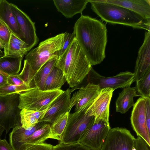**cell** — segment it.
<instances>
[{
  "label": "cell",
  "instance_id": "obj_1",
  "mask_svg": "<svg viewBox=\"0 0 150 150\" xmlns=\"http://www.w3.org/2000/svg\"><path fill=\"white\" fill-rule=\"evenodd\" d=\"M75 38L91 66L102 62L105 57L107 30L101 22L82 15L74 27Z\"/></svg>",
  "mask_w": 150,
  "mask_h": 150
},
{
  "label": "cell",
  "instance_id": "obj_2",
  "mask_svg": "<svg viewBox=\"0 0 150 150\" xmlns=\"http://www.w3.org/2000/svg\"><path fill=\"white\" fill-rule=\"evenodd\" d=\"M55 67L62 71L71 88L80 84L92 68L75 38L58 57Z\"/></svg>",
  "mask_w": 150,
  "mask_h": 150
},
{
  "label": "cell",
  "instance_id": "obj_3",
  "mask_svg": "<svg viewBox=\"0 0 150 150\" xmlns=\"http://www.w3.org/2000/svg\"><path fill=\"white\" fill-rule=\"evenodd\" d=\"M89 2L93 11L107 22L144 29L150 32V19H145L123 7L100 0H89Z\"/></svg>",
  "mask_w": 150,
  "mask_h": 150
},
{
  "label": "cell",
  "instance_id": "obj_4",
  "mask_svg": "<svg viewBox=\"0 0 150 150\" xmlns=\"http://www.w3.org/2000/svg\"><path fill=\"white\" fill-rule=\"evenodd\" d=\"M64 40V33L47 39L30 50L26 55L25 59L34 71L38 72L46 62L58 55V51L63 45Z\"/></svg>",
  "mask_w": 150,
  "mask_h": 150
},
{
  "label": "cell",
  "instance_id": "obj_5",
  "mask_svg": "<svg viewBox=\"0 0 150 150\" xmlns=\"http://www.w3.org/2000/svg\"><path fill=\"white\" fill-rule=\"evenodd\" d=\"M89 105L79 111L69 113L60 143L79 142L85 132L93 123L95 118L90 114L88 109Z\"/></svg>",
  "mask_w": 150,
  "mask_h": 150
},
{
  "label": "cell",
  "instance_id": "obj_6",
  "mask_svg": "<svg viewBox=\"0 0 150 150\" xmlns=\"http://www.w3.org/2000/svg\"><path fill=\"white\" fill-rule=\"evenodd\" d=\"M64 91L61 89L43 90L34 87L19 94V108L38 112L46 111Z\"/></svg>",
  "mask_w": 150,
  "mask_h": 150
},
{
  "label": "cell",
  "instance_id": "obj_7",
  "mask_svg": "<svg viewBox=\"0 0 150 150\" xmlns=\"http://www.w3.org/2000/svg\"><path fill=\"white\" fill-rule=\"evenodd\" d=\"M19 103L18 94L0 96V126L4 128L6 134L21 122Z\"/></svg>",
  "mask_w": 150,
  "mask_h": 150
},
{
  "label": "cell",
  "instance_id": "obj_8",
  "mask_svg": "<svg viewBox=\"0 0 150 150\" xmlns=\"http://www.w3.org/2000/svg\"><path fill=\"white\" fill-rule=\"evenodd\" d=\"M135 138L126 128H110L100 150H136Z\"/></svg>",
  "mask_w": 150,
  "mask_h": 150
},
{
  "label": "cell",
  "instance_id": "obj_9",
  "mask_svg": "<svg viewBox=\"0 0 150 150\" xmlns=\"http://www.w3.org/2000/svg\"><path fill=\"white\" fill-rule=\"evenodd\" d=\"M88 75V82L98 85L101 89L109 88L115 90L130 86L134 82V74L129 71L121 72L114 76L106 77L100 75L92 68Z\"/></svg>",
  "mask_w": 150,
  "mask_h": 150
},
{
  "label": "cell",
  "instance_id": "obj_10",
  "mask_svg": "<svg viewBox=\"0 0 150 150\" xmlns=\"http://www.w3.org/2000/svg\"><path fill=\"white\" fill-rule=\"evenodd\" d=\"M20 31L19 38L27 45L30 51L38 44L39 40L36 33L35 23L30 17L15 5L10 3Z\"/></svg>",
  "mask_w": 150,
  "mask_h": 150
},
{
  "label": "cell",
  "instance_id": "obj_11",
  "mask_svg": "<svg viewBox=\"0 0 150 150\" xmlns=\"http://www.w3.org/2000/svg\"><path fill=\"white\" fill-rule=\"evenodd\" d=\"M110 128L109 123L103 120L94 122L85 132L79 142L92 150H100Z\"/></svg>",
  "mask_w": 150,
  "mask_h": 150
},
{
  "label": "cell",
  "instance_id": "obj_12",
  "mask_svg": "<svg viewBox=\"0 0 150 150\" xmlns=\"http://www.w3.org/2000/svg\"><path fill=\"white\" fill-rule=\"evenodd\" d=\"M145 98L138 99L133 106L130 117L132 127L137 136L150 146V132L147 129L145 113Z\"/></svg>",
  "mask_w": 150,
  "mask_h": 150
},
{
  "label": "cell",
  "instance_id": "obj_13",
  "mask_svg": "<svg viewBox=\"0 0 150 150\" xmlns=\"http://www.w3.org/2000/svg\"><path fill=\"white\" fill-rule=\"evenodd\" d=\"M114 90L109 88L101 89L100 92L88 107L91 115L95 118L94 122L100 120L109 122L110 103Z\"/></svg>",
  "mask_w": 150,
  "mask_h": 150
},
{
  "label": "cell",
  "instance_id": "obj_14",
  "mask_svg": "<svg viewBox=\"0 0 150 150\" xmlns=\"http://www.w3.org/2000/svg\"><path fill=\"white\" fill-rule=\"evenodd\" d=\"M101 89L98 85L88 82L74 93L70 99L69 109L70 112L75 106L74 111L81 110L91 105L100 93Z\"/></svg>",
  "mask_w": 150,
  "mask_h": 150
},
{
  "label": "cell",
  "instance_id": "obj_15",
  "mask_svg": "<svg viewBox=\"0 0 150 150\" xmlns=\"http://www.w3.org/2000/svg\"><path fill=\"white\" fill-rule=\"evenodd\" d=\"M73 89L68 88L58 96L52 103L48 108L41 115L39 122L52 124L59 116L69 112V106L71 94Z\"/></svg>",
  "mask_w": 150,
  "mask_h": 150
},
{
  "label": "cell",
  "instance_id": "obj_16",
  "mask_svg": "<svg viewBox=\"0 0 150 150\" xmlns=\"http://www.w3.org/2000/svg\"><path fill=\"white\" fill-rule=\"evenodd\" d=\"M150 69V32L145 33L144 42L139 49L134 69V81L140 80Z\"/></svg>",
  "mask_w": 150,
  "mask_h": 150
},
{
  "label": "cell",
  "instance_id": "obj_17",
  "mask_svg": "<svg viewBox=\"0 0 150 150\" xmlns=\"http://www.w3.org/2000/svg\"><path fill=\"white\" fill-rule=\"evenodd\" d=\"M132 11L146 19H150V0H100Z\"/></svg>",
  "mask_w": 150,
  "mask_h": 150
},
{
  "label": "cell",
  "instance_id": "obj_18",
  "mask_svg": "<svg viewBox=\"0 0 150 150\" xmlns=\"http://www.w3.org/2000/svg\"><path fill=\"white\" fill-rule=\"evenodd\" d=\"M58 11L68 18L78 13H82L86 8L89 0H54Z\"/></svg>",
  "mask_w": 150,
  "mask_h": 150
},
{
  "label": "cell",
  "instance_id": "obj_19",
  "mask_svg": "<svg viewBox=\"0 0 150 150\" xmlns=\"http://www.w3.org/2000/svg\"><path fill=\"white\" fill-rule=\"evenodd\" d=\"M47 122H39L31 127L25 129L21 124H19L13 128L9 134L10 144L14 150H19L22 143L36 130Z\"/></svg>",
  "mask_w": 150,
  "mask_h": 150
},
{
  "label": "cell",
  "instance_id": "obj_20",
  "mask_svg": "<svg viewBox=\"0 0 150 150\" xmlns=\"http://www.w3.org/2000/svg\"><path fill=\"white\" fill-rule=\"evenodd\" d=\"M0 19L11 32L19 38L20 31L16 18L10 3L6 0H0Z\"/></svg>",
  "mask_w": 150,
  "mask_h": 150
},
{
  "label": "cell",
  "instance_id": "obj_21",
  "mask_svg": "<svg viewBox=\"0 0 150 150\" xmlns=\"http://www.w3.org/2000/svg\"><path fill=\"white\" fill-rule=\"evenodd\" d=\"M137 96L135 87L128 86L119 93L116 102V110L122 114L125 113L134 104L133 98Z\"/></svg>",
  "mask_w": 150,
  "mask_h": 150
},
{
  "label": "cell",
  "instance_id": "obj_22",
  "mask_svg": "<svg viewBox=\"0 0 150 150\" xmlns=\"http://www.w3.org/2000/svg\"><path fill=\"white\" fill-rule=\"evenodd\" d=\"M67 81L62 71L55 67L47 78L43 90H52L61 89Z\"/></svg>",
  "mask_w": 150,
  "mask_h": 150
},
{
  "label": "cell",
  "instance_id": "obj_23",
  "mask_svg": "<svg viewBox=\"0 0 150 150\" xmlns=\"http://www.w3.org/2000/svg\"><path fill=\"white\" fill-rule=\"evenodd\" d=\"M58 58L56 55L46 62L37 72L33 81L35 87L43 90L45 81L50 72L55 67Z\"/></svg>",
  "mask_w": 150,
  "mask_h": 150
},
{
  "label": "cell",
  "instance_id": "obj_24",
  "mask_svg": "<svg viewBox=\"0 0 150 150\" xmlns=\"http://www.w3.org/2000/svg\"><path fill=\"white\" fill-rule=\"evenodd\" d=\"M23 57H0V70L9 75L18 74Z\"/></svg>",
  "mask_w": 150,
  "mask_h": 150
},
{
  "label": "cell",
  "instance_id": "obj_25",
  "mask_svg": "<svg viewBox=\"0 0 150 150\" xmlns=\"http://www.w3.org/2000/svg\"><path fill=\"white\" fill-rule=\"evenodd\" d=\"M50 125L48 123L44 125L26 139L22 143L19 149L23 145L44 143L45 140L50 138Z\"/></svg>",
  "mask_w": 150,
  "mask_h": 150
},
{
  "label": "cell",
  "instance_id": "obj_26",
  "mask_svg": "<svg viewBox=\"0 0 150 150\" xmlns=\"http://www.w3.org/2000/svg\"><path fill=\"white\" fill-rule=\"evenodd\" d=\"M70 112L64 113L58 117L50 125V138L60 141L67 122Z\"/></svg>",
  "mask_w": 150,
  "mask_h": 150
},
{
  "label": "cell",
  "instance_id": "obj_27",
  "mask_svg": "<svg viewBox=\"0 0 150 150\" xmlns=\"http://www.w3.org/2000/svg\"><path fill=\"white\" fill-rule=\"evenodd\" d=\"M45 111L38 112L25 109L21 110L20 114L21 126L26 129L35 126L39 122L40 118Z\"/></svg>",
  "mask_w": 150,
  "mask_h": 150
},
{
  "label": "cell",
  "instance_id": "obj_28",
  "mask_svg": "<svg viewBox=\"0 0 150 150\" xmlns=\"http://www.w3.org/2000/svg\"><path fill=\"white\" fill-rule=\"evenodd\" d=\"M136 82L135 87L137 96L150 98V69Z\"/></svg>",
  "mask_w": 150,
  "mask_h": 150
},
{
  "label": "cell",
  "instance_id": "obj_29",
  "mask_svg": "<svg viewBox=\"0 0 150 150\" xmlns=\"http://www.w3.org/2000/svg\"><path fill=\"white\" fill-rule=\"evenodd\" d=\"M37 71H34L26 60H24V65L21 72L18 74L20 78L24 82L32 88V83Z\"/></svg>",
  "mask_w": 150,
  "mask_h": 150
},
{
  "label": "cell",
  "instance_id": "obj_30",
  "mask_svg": "<svg viewBox=\"0 0 150 150\" xmlns=\"http://www.w3.org/2000/svg\"><path fill=\"white\" fill-rule=\"evenodd\" d=\"M32 88L26 84L20 86L8 84L0 87V96L8 95L13 94H19L30 90Z\"/></svg>",
  "mask_w": 150,
  "mask_h": 150
},
{
  "label": "cell",
  "instance_id": "obj_31",
  "mask_svg": "<svg viewBox=\"0 0 150 150\" xmlns=\"http://www.w3.org/2000/svg\"><path fill=\"white\" fill-rule=\"evenodd\" d=\"M28 51L27 49L14 43L10 39L7 52L4 56L14 57H22Z\"/></svg>",
  "mask_w": 150,
  "mask_h": 150
},
{
  "label": "cell",
  "instance_id": "obj_32",
  "mask_svg": "<svg viewBox=\"0 0 150 150\" xmlns=\"http://www.w3.org/2000/svg\"><path fill=\"white\" fill-rule=\"evenodd\" d=\"M53 150H92L79 142L69 144L59 143L53 146Z\"/></svg>",
  "mask_w": 150,
  "mask_h": 150
},
{
  "label": "cell",
  "instance_id": "obj_33",
  "mask_svg": "<svg viewBox=\"0 0 150 150\" xmlns=\"http://www.w3.org/2000/svg\"><path fill=\"white\" fill-rule=\"evenodd\" d=\"M11 34V32L8 28L0 22V40L4 45V55L6 54L8 50Z\"/></svg>",
  "mask_w": 150,
  "mask_h": 150
},
{
  "label": "cell",
  "instance_id": "obj_34",
  "mask_svg": "<svg viewBox=\"0 0 150 150\" xmlns=\"http://www.w3.org/2000/svg\"><path fill=\"white\" fill-rule=\"evenodd\" d=\"M19 150H53V146L44 143L22 146Z\"/></svg>",
  "mask_w": 150,
  "mask_h": 150
},
{
  "label": "cell",
  "instance_id": "obj_35",
  "mask_svg": "<svg viewBox=\"0 0 150 150\" xmlns=\"http://www.w3.org/2000/svg\"><path fill=\"white\" fill-rule=\"evenodd\" d=\"M75 38L74 32L72 33L66 32L64 33V42L62 48L58 51V57L62 55L69 45Z\"/></svg>",
  "mask_w": 150,
  "mask_h": 150
},
{
  "label": "cell",
  "instance_id": "obj_36",
  "mask_svg": "<svg viewBox=\"0 0 150 150\" xmlns=\"http://www.w3.org/2000/svg\"><path fill=\"white\" fill-rule=\"evenodd\" d=\"M134 147L136 150H150V146L143 139L137 136L135 139Z\"/></svg>",
  "mask_w": 150,
  "mask_h": 150
},
{
  "label": "cell",
  "instance_id": "obj_37",
  "mask_svg": "<svg viewBox=\"0 0 150 150\" xmlns=\"http://www.w3.org/2000/svg\"><path fill=\"white\" fill-rule=\"evenodd\" d=\"M8 81V84L10 85L20 86L26 84L20 78L18 74L9 75Z\"/></svg>",
  "mask_w": 150,
  "mask_h": 150
},
{
  "label": "cell",
  "instance_id": "obj_38",
  "mask_svg": "<svg viewBox=\"0 0 150 150\" xmlns=\"http://www.w3.org/2000/svg\"><path fill=\"white\" fill-rule=\"evenodd\" d=\"M145 113L146 125L150 132V98H145Z\"/></svg>",
  "mask_w": 150,
  "mask_h": 150
},
{
  "label": "cell",
  "instance_id": "obj_39",
  "mask_svg": "<svg viewBox=\"0 0 150 150\" xmlns=\"http://www.w3.org/2000/svg\"><path fill=\"white\" fill-rule=\"evenodd\" d=\"M10 39L14 43L19 45L23 48L27 49L29 51L27 45L23 41L17 37L11 32Z\"/></svg>",
  "mask_w": 150,
  "mask_h": 150
},
{
  "label": "cell",
  "instance_id": "obj_40",
  "mask_svg": "<svg viewBox=\"0 0 150 150\" xmlns=\"http://www.w3.org/2000/svg\"><path fill=\"white\" fill-rule=\"evenodd\" d=\"M0 150H14L5 139L0 140Z\"/></svg>",
  "mask_w": 150,
  "mask_h": 150
},
{
  "label": "cell",
  "instance_id": "obj_41",
  "mask_svg": "<svg viewBox=\"0 0 150 150\" xmlns=\"http://www.w3.org/2000/svg\"><path fill=\"white\" fill-rule=\"evenodd\" d=\"M8 75L2 72L0 73V87L8 84Z\"/></svg>",
  "mask_w": 150,
  "mask_h": 150
},
{
  "label": "cell",
  "instance_id": "obj_42",
  "mask_svg": "<svg viewBox=\"0 0 150 150\" xmlns=\"http://www.w3.org/2000/svg\"><path fill=\"white\" fill-rule=\"evenodd\" d=\"M4 130L5 129L4 128L0 126V140L1 139V136Z\"/></svg>",
  "mask_w": 150,
  "mask_h": 150
},
{
  "label": "cell",
  "instance_id": "obj_43",
  "mask_svg": "<svg viewBox=\"0 0 150 150\" xmlns=\"http://www.w3.org/2000/svg\"><path fill=\"white\" fill-rule=\"evenodd\" d=\"M0 48L1 50L4 49V47L3 43L0 40Z\"/></svg>",
  "mask_w": 150,
  "mask_h": 150
},
{
  "label": "cell",
  "instance_id": "obj_44",
  "mask_svg": "<svg viewBox=\"0 0 150 150\" xmlns=\"http://www.w3.org/2000/svg\"><path fill=\"white\" fill-rule=\"evenodd\" d=\"M4 56V52H3L0 48V57H3Z\"/></svg>",
  "mask_w": 150,
  "mask_h": 150
},
{
  "label": "cell",
  "instance_id": "obj_45",
  "mask_svg": "<svg viewBox=\"0 0 150 150\" xmlns=\"http://www.w3.org/2000/svg\"><path fill=\"white\" fill-rule=\"evenodd\" d=\"M0 22L3 24V25H4L6 26L5 24H4V23H3V22L1 21V20L0 19ZM7 27V26H6Z\"/></svg>",
  "mask_w": 150,
  "mask_h": 150
},
{
  "label": "cell",
  "instance_id": "obj_46",
  "mask_svg": "<svg viewBox=\"0 0 150 150\" xmlns=\"http://www.w3.org/2000/svg\"><path fill=\"white\" fill-rule=\"evenodd\" d=\"M2 71H1V70H0V73H1V72H2Z\"/></svg>",
  "mask_w": 150,
  "mask_h": 150
}]
</instances>
